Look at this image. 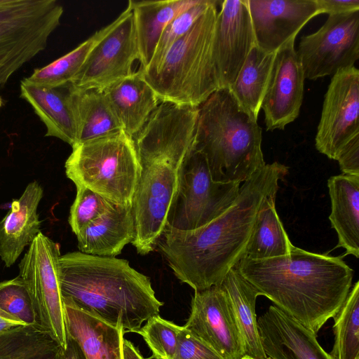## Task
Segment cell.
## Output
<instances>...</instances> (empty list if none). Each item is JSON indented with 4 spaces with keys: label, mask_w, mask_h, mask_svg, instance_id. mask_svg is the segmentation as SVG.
Here are the masks:
<instances>
[{
    "label": "cell",
    "mask_w": 359,
    "mask_h": 359,
    "mask_svg": "<svg viewBox=\"0 0 359 359\" xmlns=\"http://www.w3.org/2000/svg\"><path fill=\"white\" fill-rule=\"evenodd\" d=\"M288 168L265 164L240 187L234 202L196 229L165 228L157 246L174 275L195 291L218 285L245 257L258 211L266 197L278 191Z\"/></svg>",
    "instance_id": "1"
},
{
    "label": "cell",
    "mask_w": 359,
    "mask_h": 359,
    "mask_svg": "<svg viewBox=\"0 0 359 359\" xmlns=\"http://www.w3.org/2000/svg\"><path fill=\"white\" fill-rule=\"evenodd\" d=\"M241 275L275 306L317 334L346 299L353 270L343 256L292 245L288 255L236 265Z\"/></svg>",
    "instance_id": "2"
},
{
    "label": "cell",
    "mask_w": 359,
    "mask_h": 359,
    "mask_svg": "<svg viewBox=\"0 0 359 359\" xmlns=\"http://www.w3.org/2000/svg\"><path fill=\"white\" fill-rule=\"evenodd\" d=\"M59 280L62 297L85 312L123 332H136L159 315L163 303L155 295L150 278L128 261L79 251L60 255Z\"/></svg>",
    "instance_id": "3"
},
{
    "label": "cell",
    "mask_w": 359,
    "mask_h": 359,
    "mask_svg": "<svg viewBox=\"0 0 359 359\" xmlns=\"http://www.w3.org/2000/svg\"><path fill=\"white\" fill-rule=\"evenodd\" d=\"M262 128L229 88L198 107L194 147L206 158L214 181L243 183L264 166Z\"/></svg>",
    "instance_id": "4"
},
{
    "label": "cell",
    "mask_w": 359,
    "mask_h": 359,
    "mask_svg": "<svg viewBox=\"0 0 359 359\" xmlns=\"http://www.w3.org/2000/svg\"><path fill=\"white\" fill-rule=\"evenodd\" d=\"M211 5L154 67L139 72L160 102L198 107L220 88L214 57L217 6Z\"/></svg>",
    "instance_id": "5"
},
{
    "label": "cell",
    "mask_w": 359,
    "mask_h": 359,
    "mask_svg": "<svg viewBox=\"0 0 359 359\" xmlns=\"http://www.w3.org/2000/svg\"><path fill=\"white\" fill-rule=\"evenodd\" d=\"M65 167L76 187L131 205L141 167L133 139L123 130L75 145Z\"/></svg>",
    "instance_id": "6"
},
{
    "label": "cell",
    "mask_w": 359,
    "mask_h": 359,
    "mask_svg": "<svg viewBox=\"0 0 359 359\" xmlns=\"http://www.w3.org/2000/svg\"><path fill=\"white\" fill-rule=\"evenodd\" d=\"M141 170L132 200L135 238L131 243L145 255L157 247L175 196L184 156L165 152H137Z\"/></svg>",
    "instance_id": "7"
},
{
    "label": "cell",
    "mask_w": 359,
    "mask_h": 359,
    "mask_svg": "<svg viewBox=\"0 0 359 359\" xmlns=\"http://www.w3.org/2000/svg\"><path fill=\"white\" fill-rule=\"evenodd\" d=\"M63 12L55 0H0V86L46 48Z\"/></svg>",
    "instance_id": "8"
},
{
    "label": "cell",
    "mask_w": 359,
    "mask_h": 359,
    "mask_svg": "<svg viewBox=\"0 0 359 359\" xmlns=\"http://www.w3.org/2000/svg\"><path fill=\"white\" fill-rule=\"evenodd\" d=\"M240 187L214 181L205 157L193 146L179 170L165 228L190 231L208 224L234 202Z\"/></svg>",
    "instance_id": "9"
},
{
    "label": "cell",
    "mask_w": 359,
    "mask_h": 359,
    "mask_svg": "<svg viewBox=\"0 0 359 359\" xmlns=\"http://www.w3.org/2000/svg\"><path fill=\"white\" fill-rule=\"evenodd\" d=\"M60 245L40 232L19 264L38 325L63 350L67 346L63 297L59 280Z\"/></svg>",
    "instance_id": "10"
},
{
    "label": "cell",
    "mask_w": 359,
    "mask_h": 359,
    "mask_svg": "<svg viewBox=\"0 0 359 359\" xmlns=\"http://www.w3.org/2000/svg\"><path fill=\"white\" fill-rule=\"evenodd\" d=\"M296 52L310 80L353 67L359 59V11L329 15L316 32L301 37Z\"/></svg>",
    "instance_id": "11"
},
{
    "label": "cell",
    "mask_w": 359,
    "mask_h": 359,
    "mask_svg": "<svg viewBox=\"0 0 359 359\" xmlns=\"http://www.w3.org/2000/svg\"><path fill=\"white\" fill-rule=\"evenodd\" d=\"M110 31L90 52L72 82L79 88L104 90L133 74L138 50L132 10L127 8L113 21Z\"/></svg>",
    "instance_id": "12"
},
{
    "label": "cell",
    "mask_w": 359,
    "mask_h": 359,
    "mask_svg": "<svg viewBox=\"0 0 359 359\" xmlns=\"http://www.w3.org/2000/svg\"><path fill=\"white\" fill-rule=\"evenodd\" d=\"M359 135V71L351 67L334 74L325 95L315 146L335 160L341 149Z\"/></svg>",
    "instance_id": "13"
},
{
    "label": "cell",
    "mask_w": 359,
    "mask_h": 359,
    "mask_svg": "<svg viewBox=\"0 0 359 359\" xmlns=\"http://www.w3.org/2000/svg\"><path fill=\"white\" fill-rule=\"evenodd\" d=\"M184 327L224 359H241L245 355L230 300L219 285L195 291Z\"/></svg>",
    "instance_id": "14"
},
{
    "label": "cell",
    "mask_w": 359,
    "mask_h": 359,
    "mask_svg": "<svg viewBox=\"0 0 359 359\" xmlns=\"http://www.w3.org/2000/svg\"><path fill=\"white\" fill-rule=\"evenodd\" d=\"M214 36V57L221 88H229L252 48L255 39L248 0L220 3Z\"/></svg>",
    "instance_id": "15"
},
{
    "label": "cell",
    "mask_w": 359,
    "mask_h": 359,
    "mask_svg": "<svg viewBox=\"0 0 359 359\" xmlns=\"http://www.w3.org/2000/svg\"><path fill=\"white\" fill-rule=\"evenodd\" d=\"M304 72L290 41L275 53L261 109L266 130H283L299 116L304 97Z\"/></svg>",
    "instance_id": "16"
},
{
    "label": "cell",
    "mask_w": 359,
    "mask_h": 359,
    "mask_svg": "<svg viewBox=\"0 0 359 359\" xmlns=\"http://www.w3.org/2000/svg\"><path fill=\"white\" fill-rule=\"evenodd\" d=\"M255 44L276 53L294 41L304 25L321 14L316 0H248Z\"/></svg>",
    "instance_id": "17"
},
{
    "label": "cell",
    "mask_w": 359,
    "mask_h": 359,
    "mask_svg": "<svg viewBox=\"0 0 359 359\" xmlns=\"http://www.w3.org/2000/svg\"><path fill=\"white\" fill-rule=\"evenodd\" d=\"M262 348L269 359H331L316 334L271 305L257 318Z\"/></svg>",
    "instance_id": "18"
},
{
    "label": "cell",
    "mask_w": 359,
    "mask_h": 359,
    "mask_svg": "<svg viewBox=\"0 0 359 359\" xmlns=\"http://www.w3.org/2000/svg\"><path fill=\"white\" fill-rule=\"evenodd\" d=\"M43 194L39 182H30L0 221V257L6 267L15 262L41 232L37 208Z\"/></svg>",
    "instance_id": "19"
},
{
    "label": "cell",
    "mask_w": 359,
    "mask_h": 359,
    "mask_svg": "<svg viewBox=\"0 0 359 359\" xmlns=\"http://www.w3.org/2000/svg\"><path fill=\"white\" fill-rule=\"evenodd\" d=\"M67 337L79 346L86 359H123V330L79 309L63 297Z\"/></svg>",
    "instance_id": "20"
},
{
    "label": "cell",
    "mask_w": 359,
    "mask_h": 359,
    "mask_svg": "<svg viewBox=\"0 0 359 359\" xmlns=\"http://www.w3.org/2000/svg\"><path fill=\"white\" fill-rule=\"evenodd\" d=\"M76 237L79 252L116 257L135 238L132 205L114 203L102 215L82 229Z\"/></svg>",
    "instance_id": "21"
},
{
    "label": "cell",
    "mask_w": 359,
    "mask_h": 359,
    "mask_svg": "<svg viewBox=\"0 0 359 359\" xmlns=\"http://www.w3.org/2000/svg\"><path fill=\"white\" fill-rule=\"evenodd\" d=\"M69 85L51 88L32 83L25 78L20 82V97L46 126V137H57L73 147L77 144V134Z\"/></svg>",
    "instance_id": "22"
},
{
    "label": "cell",
    "mask_w": 359,
    "mask_h": 359,
    "mask_svg": "<svg viewBox=\"0 0 359 359\" xmlns=\"http://www.w3.org/2000/svg\"><path fill=\"white\" fill-rule=\"evenodd\" d=\"M122 129L133 137L160 101L139 71L102 90Z\"/></svg>",
    "instance_id": "23"
},
{
    "label": "cell",
    "mask_w": 359,
    "mask_h": 359,
    "mask_svg": "<svg viewBox=\"0 0 359 359\" xmlns=\"http://www.w3.org/2000/svg\"><path fill=\"white\" fill-rule=\"evenodd\" d=\"M331 201L329 219L338 237L335 248L359 257V176L341 174L327 180Z\"/></svg>",
    "instance_id": "24"
},
{
    "label": "cell",
    "mask_w": 359,
    "mask_h": 359,
    "mask_svg": "<svg viewBox=\"0 0 359 359\" xmlns=\"http://www.w3.org/2000/svg\"><path fill=\"white\" fill-rule=\"evenodd\" d=\"M199 0H129L133 18L140 70L150 63L165 27Z\"/></svg>",
    "instance_id": "25"
},
{
    "label": "cell",
    "mask_w": 359,
    "mask_h": 359,
    "mask_svg": "<svg viewBox=\"0 0 359 359\" xmlns=\"http://www.w3.org/2000/svg\"><path fill=\"white\" fill-rule=\"evenodd\" d=\"M69 93L76 127V144L123 130L102 90L79 88L69 84Z\"/></svg>",
    "instance_id": "26"
},
{
    "label": "cell",
    "mask_w": 359,
    "mask_h": 359,
    "mask_svg": "<svg viewBox=\"0 0 359 359\" xmlns=\"http://www.w3.org/2000/svg\"><path fill=\"white\" fill-rule=\"evenodd\" d=\"M227 294L243 337L245 356L266 359L262 348L255 313L259 292L239 272L236 266L229 270L219 285Z\"/></svg>",
    "instance_id": "27"
},
{
    "label": "cell",
    "mask_w": 359,
    "mask_h": 359,
    "mask_svg": "<svg viewBox=\"0 0 359 359\" xmlns=\"http://www.w3.org/2000/svg\"><path fill=\"white\" fill-rule=\"evenodd\" d=\"M277 191L268 195L256 217L245 257L262 260L288 255L292 243L283 227L276 208Z\"/></svg>",
    "instance_id": "28"
},
{
    "label": "cell",
    "mask_w": 359,
    "mask_h": 359,
    "mask_svg": "<svg viewBox=\"0 0 359 359\" xmlns=\"http://www.w3.org/2000/svg\"><path fill=\"white\" fill-rule=\"evenodd\" d=\"M275 53L255 46L248 54L233 83L229 88L238 103L258 118L271 75Z\"/></svg>",
    "instance_id": "29"
},
{
    "label": "cell",
    "mask_w": 359,
    "mask_h": 359,
    "mask_svg": "<svg viewBox=\"0 0 359 359\" xmlns=\"http://www.w3.org/2000/svg\"><path fill=\"white\" fill-rule=\"evenodd\" d=\"M63 351L39 325L0 333V359H60Z\"/></svg>",
    "instance_id": "30"
},
{
    "label": "cell",
    "mask_w": 359,
    "mask_h": 359,
    "mask_svg": "<svg viewBox=\"0 0 359 359\" xmlns=\"http://www.w3.org/2000/svg\"><path fill=\"white\" fill-rule=\"evenodd\" d=\"M113 24L112 21L95 32L74 49L50 64L35 69L29 77L25 78L26 80L32 83L51 88L65 87L72 83L92 50L110 31Z\"/></svg>",
    "instance_id": "31"
},
{
    "label": "cell",
    "mask_w": 359,
    "mask_h": 359,
    "mask_svg": "<svg viewBox=\"0 0 359 359\" xmlns=\"http://www.w3.org/2000/svg\"><path fill=\"white\" fill-rule=\"evenodd\" d=\"M333 318L334 344L328 353L331 359H359V281Z\"/></svg>",
    "instance_id": "32"
},
{
    "label": "cell",
    "mask_w": 359,
    "mask_h": 359,
    "mask_svg": "<svg viewBox=\"0 0 359 359\" xmlns=\"http://www.w3.org/2000/svg\"><path fill=\"white\" fill-rule=\"evenodd\" d=\"M0 311L26 325H38L30 295L20 276L0 282Z\"/></svg>",
    "instance_id": "33"
},
{
    "label": "cell",
    "mask_w": 359,
    "mask_h": 359,
    "mask_svg": "<svg viewBox=\"0 0 359 359\" xmlns=\"http://www.w3.org/2000/svg\"><path fill=\"white\" fill-rule=\"evenodd\" d=\"M180 326L159 315L147 319L136 333L140 334L151 351L154 359H173Z\"/></svg>",
    "instance_id": "34"
},
{
    "label": "cell",
    "mask_w": 359,
    "mask_h": 359,
    "mask_svg": "<svg viewBox=\"0 0 359 359\" xmlns=\"http://www.w3.org/2000/svg\"><path fill=\"white\" fill-rule=\"evenodd\" d=\"M216 2L217 1L215 0H199L196 4L189 8L174 18L164 29L154 50L152 59L146 68L157 65L167 50L176 41L189 31L197 20L211 5Z\"/></svg>",
    "instance_id": "35"
},
{
    "label": "cell",
    "mask_w": 359,
    "mask_h": 359,
    "mask_svg": "<svg viewBox=\"0 0 359 359\" xmlns=\"http://www.w3.org/2000/svg\"><path fill=\"white\" fill-rule=\"evenodd\" d=\"M114 204L111 201L89 189L77 187L72 203L69 224L76 236L86 226L99 218Z\"/></svg>",
    "instance_id": "36"
},
{
    "label": "cell",
    "mask_w": 359,
    "mask_h": 359,
    "mask_svg": "<svg viewBox=\"0 0 359 359\" xmlns=\"http://www.w3.org/2000/svg\"><path fill=\"white\" fill-rule=\"evenodd\" d=\"M173 359H224L184 326H180Z\"/></svg>",
    "instance_id": "37"
},
{
    "label": "cell",
    "mask_w": 359,
    "mask_h": 359,
    "mask_svg": "<svg viewBox=\"0 0 359 359\" xmlns=\"http://www.w3.org/2000/svg\"><path fill=\"white\" fill-rule=\"evenodd\" d=\"M335 160L343 174L359 176V135L341 149Z\"/></svg>",
    "instance_id": "38"
},
{
    "label": "cell",
    "mask_w": 359,
    "mask_h": 359,
    "mask_svg": "<svg viewBox=\"0 0 359 359\" xmlns=\"http://www.w3.org/2000/svg\"><path fill=\"white\" fill-rule=\"evenodd\" d=\"M322 13L328 15L359 11V0H316Z\"/></svg>",
    "instance_id": "39"
},
{
    "label": "cell",
    "mask_w": 359,
    "mask_h": 359,
    "mask_svg": "<svg viewBox=\"0 0 359 359\" xmlns=\"http://www.w3.org/2000/svg\"><path fill=\"white\" fill-rule=\"evenodd\" d=\"M60 359H86L79 346L68 337L67 346Z\"/></svg>",
    "instance_id": "40"
},
{
    "label": "cell",
    "mask_w": 359,
    "mask_h": 359,
    "mask_svg": "<svg viewBox=\"0 0 359 359\" xmlns=\"http://www.w3.org/2000/svg\"><path fill=\"white\" fill-rule=\"evenodd\" d=\"M123 359H147L129 340L123 338L122 344Z\"/></svg>",
    "instance_id": "41"
},
{
    "label": "cell",
    "mask_w": 359,
    "mask_h": 359,
    "mask_svg": "<svg viewBox=\"0 0 359 359\" xmlns=\"http://www.w3.org/2000/svg\"><path fill=\"white\" fill-rule=\"evenodd\" d=\"M26 325L9 318L0 312V333Z\"/></svg>",
    "instance_id": "42"
},
{
    "label": "cell",
    "mask_w": 359,
    "mask_h": 359,
    "mask_svg": "<svg viewBox=\"0 0 359 359\" xmlns=\"http://www.w3.org/2000/svg\"><path fill=\"white\" fill-rule=\"evenodd\" d=\"M241 359H253V358H249L248 356H244L243 358H242Z\"/></svg>",
    "instance_id": "43"
},
{
    "label": "cell",
    "mask_w": 359,
    "mask_h": 359,
    "mask_svg": "<svg viewBox=\"0 0 359 359\" xmlns=\"http://www.w3.org/2000/svg\"><path fill=\"white\" fill-rule=\"evenodd\" d=\"M2 106V100H1V97H0V109Z\"/></svg>",
    "instance_id": "44"
},
{
    "label": "cell",
    "mask_w": 359,
    "mask_h": 359,
    "mask_svg": "<svg viewBox=\"0 0 359 359\" xmlns=\"http://www.w3.org/2000/svg\"><path fill=\"white\" fill-rule=\"evenodd\" d=\"M266 359H269V358H267Z\"/></svg>",
    "instance_id": "45"
}]
</instances>
